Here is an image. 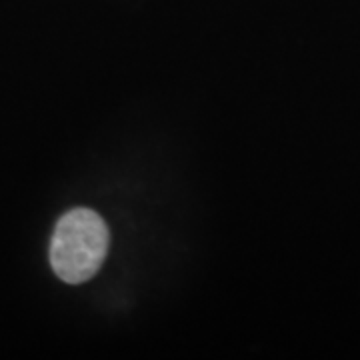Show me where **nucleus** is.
<instances>
[{
  "mask_svg": "<svg viewBox=\"0 0 360 360\" xmlns=\"http://www.w3.org/2000/svg\"><path fill=\"white\" fill-rule=\"evenodd\" d=\"M108 252V229L89 208H75L58 220L52 236L51 262L60 281L84 283L103 266Z\"/></svg>",
  "mask_w": 360,
  "mask_h": 360,
  "instance_id": "1",
  "label": "nucleus"
}]
</instances>
